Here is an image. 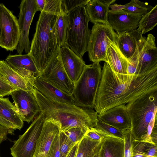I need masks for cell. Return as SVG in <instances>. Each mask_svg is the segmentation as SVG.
I'll return each instance as SVG.
<instances>
[{
	"instance_id": "obj_1",
	"label": "cell",
	"mask_w": 157,
	"mask_h": 157,
	"mask_svg": "<svg viewBox=\"0 0 157 157\" xmlns=\"http://www.w3.org/2000/svg\"><path fill=\"white\" fill-rule=\"evenodd\" d=\"M156 90L157 67L143 74L132 75L123 81L117 78L105 62L94 108L98 114H101Z\"/></svg>"
},
{
	"instance_id": "obj_2",
	"label": "cell",
	"mask_w": 157,
	"mask_h": 157,
	"mask_svg": "<svg viewBox=\"0 0 157 157\" xmlns=\"http://www.w3.org/2000/svg\"><path fill=\"white\" fill-rule=\"evenodd\" d=\"M33 94L40 112L47 119H51L59 124L60 131L78 128L86 131L96 127L98 114L93 109L79 107L47 98L32 88Z\"/></svg>"
},
{
	"instance_id": "obj_3",
	"label": "cell",
	"mask_w": 157,
	"mask_h": 157,
	"mask_svg": "<svg viewBox=\"0 0 157 157\" xmlns=\"http://www.w3.org/2000/svg\"><path fill=\"white\" fill-rule=\"evenodd\" d=\"M57 16L42 11L37 21L29 54L40 74L58 48L56 25Z\"/></svg>"
},
{
	"instance_id": "obj_4",
	"label": "cell",
	"mask_w": 157,
	"mask_h": 157,
	"mask_svg": "<svg viewBox=\"0 0 157 157\" xmlns=\"http://www.w3.org/2000/svg\"><path fill=\"white\" fill-rule=\"evenodd\" d=\"M130 117L133 139L142 140L150 122L157 117V90L147 93L126 105Z\"/></svg>"
},
{
	"instance_id": "obj_5",
	"label": "cell",
	"mask_w": 157,
	"mask_h": 157,
	"mask_svg": "<svg viewBox=\"0 0 157 157\" xmlns=\"http://www.w3.org/2000/svg\"><path fill=\"white\" fill-rule=\"evenodd\" d=\"M101 71L99 62L87 65L75 83L72 96L75 105L89 109L94 108Z\"/></svg>"
},
{
	"instance_id": "obj_6",
	"label": "cell",
	"mask_w": 157,
	"mask_h": 157,
	"mask_svg": "<svg viewBox=\"0 0 157 157\" xmlns=\"http://www.w3.org/2000/svg\"><path fill=\"white\" fill-rule=\"evenodd\" d=\"M68 15L67 45L79 57L82 59L84 54L87 51L90 34L88 26L90 20L85 6H79Z\"/></svg>"
},
{
	"instance_id": "obj_7",
	"label": "cell",
	"mask_w": 157,
	"mask_h": 157,
	"mask_svg": "<svg viewBox=\"0 0 157 157\" xmlns=\"http://www.w3.org/2000/svg\"><path fill=\"white\" fill-rule=\"evenodd\" d=\"M117 34L109 25L94 24L90 31L87 51L90 61L107 62L106 52L110 44L115 41Z\"/></svg>"
},
{
	"instance_id": "obj_8",
	"label": "cell",
	"mask_w": 157,
	"mask_h": 157,
	"mask_svg": "<svg viewBox=\"0 0 157 157\" xmlns=\"http://www.w3.org/2000/svg\"><path fill=\"white\" fill-rule=\"evenodd\" d=\"M60 49L58 47L38 77L63 93L72 95L75 83L70 79L63 67Z\"/></svg>"
},
{
	"instance_id": "obj_9",
	"label": "cell",
	"mask_w": 157,
	"mask_h": 157,
	"mask_svg": "<svg viewBox=\"0 0 157 157\" xmlns=\"http://www.w3.org/2000/svg\"><path fill=\"white\" fill-rule=\"evenodd\" d=\"M46 119L41 112L35 118L25 132L18 136L10 148L13 157H33L37 139Z\"/></svg>"
},
{
	"instance_id": "obj_10",
	"label": "cell",
	"mask_w": 157,
	"mask_h": 157,
	"mask_svg": "<svg viewBox=\"0 0 157 157\" xmlns=\"http://www.w3.org/2000/svg\"><path fill=\"white\" fill-rule=\"evenodd\" d=\"M0 46L7 51L16 49L20 35L18 19L2 3H0Z\"/></svg>"
},
{
	"instance_id": "obj_11",
	"label": "cell",
	"mask_w": 157,
	"mask_h": 157,
	"mask_svg": "<svg viewBox=\"0 0 157 157\" xmlns=\"http://www.w3.org/2000/svg\"><path fill=\"white\" fill-rule=\"evenodd\" d=\"M19 8L18 21L20 35L16 49L18 54L21 55L24 50L27 54L29 52V31L33 17L38 10L36 0H22Z\"/></svg>"
},
{
	"instance_id": "obj_12",
	"label": "cell",
	"mask_w": 157,
	"mask_h": 157,
	"mask_svg": "<svg viewBox=\"0 0 157 157\" xmlns=\"http://www.w3.org/2000/svg\"><path fill=\"white\" fill-rule=\"evenodd\" d=\"M19 114L24 121L28 123L40 112L39 105L32 92L21 90L13 91L11 94Z\"/></svg>"
},
{
	"instance_id": "obj_13",
	"label": "cell",
	"mask_w": 157,
	"mask_h": 157,
	"mask_svg": "<svg viewBox=\"0 0 157 157\" xmlns=\"http://www.w3.org/2000/svg\"><path fill=\"white\" fill-rule=\"evenodd\" d=\"M157 67V48L155 37L151 33L147 37L141 49L138 58L136 75L145 73Z\"/></svg>"
},
{
	"instance_id": "obj_14",
	"label": "cell",
	"mask_w": 157,
	"mask_h": 157,
	"mask_svg": "<svg viewBox=\"0 0 157 157\" xmlns=\"http://www.w3.org/2000/svg\"><path fill=\"white\" fill-rule=\"evenodd\" d=\"M60 132L59 125L56 122L46 118L36 142L33 157H47L55 137Z\"/></svg>"
},
{
	"instance_id": "obj_15",
	"label": "cell",
	"mask_w": 157,
	"mask_h": 157,
	"mask_svg": "<svg viewBox=\"0 0 157 157\" xmlns=\"http://www.w3.org/2000/svg\"><path fill=\"white\" fill-rule=\"evenodd\" d=\"M142 16L130 13L125 10L117 12L109 10L108 20L109 26L117 34L136 29Z\"/></svg>"
},
{
	"instance_id": "obj_16",
	"label": "cell",
	"mask_w": 157,
	"mask_h": 157,
	"mask_svg": "<svg viewBox=\"0 0 157 157\" xmlns=\"http://www.w3.org/2000/svg\"><path fill=\"white\" fill-rule=\"evenodd\" d=\"M20 75L29 81L31 83L40 73L32 56L26 54L9 55L5 60Z\"/></svg>"
},
{
	"instance_id": "obj_17",
	"label": "cell",
	"mask_w": 157,
	"mask_h": 157,
	"mask_svg": "<svg viewBox=\"0 0 157 157\" xmlns=\"http://www.w3.org/2000/svg\"><path fill=\"white\" fill-rule=\"evenodd\" d=\"M60 54L64 69L71 80L74 83L79 78L87 66L82 59L66 46L60 48Z\"/></svg>"
},
{
	"instance_id": "obj_18",
	"label": "cell",
	"mask_w": 157,
	"mask_h": 157,
	"mask_svg": "<svg viewBox=\"0 0 157 157\" xmlns=\"http://www.w3.org/2000/svg\"><path fill=\"white\" fill-rule=\"evenodd\" d=\"M106 63L119 79L125 81L132 76L127 75L128 61L120 50L117 40L109 45L106 52Z\"/></svg>"
},
{
	"instance_id": "obj_19",
	"label": "cell",
	"mask_w": 157,
	"mask_h": 157,
	"mask_svg": "<svg viewBox=\"0 0 157 157\" xmlns=\"http://www.w3.org/2000/svg\"><path fill=\"white\" fill-rule=\"evenodd\" d=\"M98 119L122 131L131 128L130 119L125 105L116 106L98 114Z\"/></svg>"
},
{
	"instance_id": "obj_20",
	"label": "cell",
	"mask_w": 157,
	"mask_h": 157,
	"mask_svg": "<svg viewBox=\"0 0 157 157\" xmlns=\"http://www.w3.org/2000/svg\"><path fill=\"white\" fill-rule=\"evenodd\" d=\"M115 1L116 0H90L85 8L90 21L94 24L101 23L109 25L108 20L109 6Z\"/></svg>"
},
{
	"instance_id": "obj_21",
	"label": "cell",
	"mask_w": 157,
	"mask_h": 157,
	"mask_svg": "<svg viewBox=\"0 0 157 157\" xmlns=\"http://www.w3.org/2000/svg\"><path fill=\"white\" fill-rule=\"evenodd\" d=\"M31 83L34 88L47 98L61 103L75 105L72 95L63 93L38 77H36Z\"/></svg>"
},
{
	"instance_id": "obj_22",
	"label": "cell",
	"mask_w": 157,
	"mask_h": 157,
	"mask_svg": "<svg viewBox=\"0 0 157 157\" xmlns=\"http://www.w3.org/2000/svg\"><path fill=\"white\" fill-rule=\"evenodd\" d=\"M142 36L143 35L137 29L117 34V45L122 53L127 59L133 55L137 44Z\"/></svg>"
},
{
	"instance_id": "obj_23",
	"label": "cell",
	"mask_w": 157,
	"mask_h": 157,
	"mask_svg": "<svg viewBox=\"0 0 157 157\" xmlns=\"http://www.w3.org/2000/svg\"><path fill=\"white\" fill-rule=\"evenodd\" d=\"M0 74L17 89L32 92L33 87L30 82L17 72L6 61L0 60Z\"/></svg>"
},
{
	"instance_id": "obj_24",
	"label": "cell",
	"mask_w": 157,
	"mask_h": 157,
	"mask_svg": "<svg viewBox=\"0 0 157 157\" xmlns=\"http://www.w3.org/2000/svg\"><path fill=\"white\" fill-rule=\"evenodd\" d=\"M0 117L11 123L16 129L20 130L23 127L24 121L8 98L0 97Z\"/></svg>"
},
{
	"instance_id": "obj_25",
	"label": "cell",
	"mask_w": 157,
	"mask_h": 157,
	"mask_svg": "<svg viewBox=\"0 0 157 157\" xmlns=\"http://www.w3.org/2000/svg\"><path fill=\"white\" fill-rule=\"evenodd\" d=\"M124 140L106 136L102 141L98 154L101 157H124Z\"/></svg>"
},
{
	"instance_id": "obj_26",
	"label": "cell",
	"mask_w": 157,
	"mask_h": 157,
	"mask_svg": "<svg viewBox=\"0 0 157 157\" xmlns=\"http://www.w3.org/2000/svg\"><path fill=\"white\" fill-rule=\"evenodd\" d=\"M102 140L94 141L84 136L78 143L76 157H94L98 153Z\"/></svg>"
},
{
	"instance_id": "obj_27",
	"label": "cell",
	"mask_w": 157,
	"mask_h": 157,
	"mask_svg": "<svg viewBox=\"0 0 157 157\" xmlns=\"http://www.w3.org/2000/svg\"><path fill=\"white\" fill-rule=\"evenodd\" d=\"M68 16L60 12L57 16L56 25V40L58 47L67 46L66 39L68 30Z\"/></svg>"
},
{
	"instance_id": "obj_28",
	"label": "cell",
	"mask_w": 157,
	"mask_h": 157,
	"mask_svg": "<svg viewBox=\"0 0 157 157\" xmlns=\"http://www.w3.org/2000/svg\"><path fill=\"white\" fill-rule=\"evenodd\" d=\"M157 24V5L142 16L137 29L142 35L152 30Z\"/></svg>"
},
{
	"instance_id": "obj_29",
	"label": "cell",
	"mask_w": 157,
	"mask_h": 157,
	"mask_svg": "<svg viewBox=\"0 0 157 157\" xmlns=\"http://www.w3.org/2000/svg\"><path fill=\"white\" fill-rule=\"evenodd\" d=\"M124 10L133 14L143 16L153 6L144 2L136 0H132L125 5Z\"/></svg>"
},
{
	"instance_id": "obj_30",
	"label": "cell",
	"mask_w": 157,
	"mask_h": 157,
	"mask_svg": "<svg viewBox=\"0 0 157 157\" xmlns=\"http://www.w3.org/2000/svg\"><path fill=\"white\" fill-rule=\"evenodd\" d=\"M95 128L105 136L115 137L124 140V134L125 131L121 130L98 119Z\"/></svg>"
},
{
	"instance_id": "obj_31",
	"label": "cell",
	"mask_w": 157,
	"mask_h": 157,
	"mask_svg": "<svg viewBox=\"0 0 157 157\" xmlns=\"http://www.w3.org/2000/svg\"><path fill=\"white\" fill-rule=\"evenodd\" d=\"M145 37H142L138 42L136 50L133 55L129 59H127V75H136V70L138 62V58L143 44L146 40Z\"/></svg>"
},
{
	"instance_id": "obj_32",
	"label": "cell",
	"mask_w": 157,
	"mask_h": 157,
	"mask_svg": "<svg viewBox=\"0 0 157 157\" xmlns=\"http://www.w3.org/2000/svg\"><path fill=\"white\" fill-rule=\"evenodd\" d=\"M151 143L133 139L132 142L133 157H153L147 155Z\"/></svg>"
},
{
	"instance_id": "obj_33",
	"label": "cell",
	"mask_w": 157,
	"mask_h": 157,
	"mask_svg": "<svg viewBox=\"0 0 157 157\" xmlns=\"http://www.w3.org/2000/svg\"><path fill=\"white\" fill-rule=\"evenodd\" d=\"M90 0H61V11L68 14L74 9L80 6H85Z\"/></svg>"
},
{
	"instance_id": "obj_34",
	"label": "cell",
	"mask_w": 157,
	"mask_h": 157,
	"mask_svg": "<svg viewBox=\"0 0 157 157\" xmlns=\"http://www.w3.org/2000/svg\"><path fill=\"white\" fill-rule=\"evenodd\" d=\"M59 135L61 157H65L69 150L78 143L72 141L63 132L60 131Z\"/></svg>"
},
{
	"instance_id": "obj_35",
	"label": "cell",
	"mask_w": 157,
	"mask_h": 157,
	"mask_svg": "<svg viewBox=\"0 0 157 157\" xmlns=\"http://www.w3.org/2000/svg\"><path fill=\"white\" fill-rule=\"evenodd\" d=\"M61 0H45L43 11L58 16L61 11Z\"/></svg>"
},
{
	"instance_id": "obj_36",
	"label": "cell",
	"mask_w": 157,
	"mask_h": 157,
	"mask_svg": "<svg viewBox=\"0 0 157 157\" xmlns=\"http://www.w3.org/2000/svg\"><path fill=\"white\" fill-rule=\"evenodd\" d=\"M63 132L72 141L77 144L84 138L86 131L81 128H75Z\"/></svg>"
},
{
	"instance_id": "obj_37",
	"label": "cell",
	"mask_w": 157,
	"mask_h": 157,
	"mask_svg": "<svg viewBox=\"0 0 157 157\" xmlns=\"http://www.w3.org/2000/svg\"><path fill=\"white\" fill-rule=\"evenodd\" d=\"M133 140L130 129L125 130L124 134V157H133L132 142Z\"/></svg>"
},
{
	"instance_id": "obj_38",
	"label": "cell",
	"mask_w": 157,
	"mask_h": 157,
	"mask_svg": "<svg viewBox=\"0 0 157 157\" xmlns=\"http://www.w3.org/2000/svg\"><path fill=\"white\" fill-rule=\"evenodd\" d=\"M17 90L0 74V97L10 95L13 91Z\"/></svg>"
},
{
	"instance_id": "obj_39",
	"label": "cell",
	"mask_w": 157,
	"mask_h": 157,
	"mask_svg": "<svg viewBox=\"0 0 157 157\" xmlns=\"http://www.w3.org/2000/svg\"><path fill=\"white\" fill-rule=\"evenodd\" d=\"M59 133V132L55 137L49 150L47 157H61Z\"/></svg>"
},
{
	"instance_id": "obj_40",
	"label": "cell",
	"mask_w": 157,
	"mask_h": 157,
	"mask_svg": "<svg viewBox=\"0 0 157 157\" xmlns=\"http://www.w3.org/2000/svg\"><path fill=\"white\" fill-rule=\"evenodd\" d=\"M84 136L91 140L98 141L102 140L105 137L95 127L87 131Z\"/></svg>"
},
{
	"instance_id": "obj_41",
	"label": "cell",
	"mask_w": 157,
	"mask_h": 157,
	"mask_svg": "<svg viewBox=\"0 0 157 157\" xmlns=\"http://www.w3.org/2000/svg\"><path fill=\"white\" fill-rule=\"evenodd\" d=\"M15 130L8 128L0 124V145L7 138L9 134H12Z\"/></svg>"
},
{
	"instance_id": "obj_42",
	"label": "cell",
	"mask_w": 157,
	"mask_h": 157,
	"mask_svg": "<svg viewBox=\"0 0 157 157\" xmlns=\"http://www.w3.org/2000/svg\"><path fill=\"white\" fill-rule=\"evenodd\" d=\"M151 138L153 144L157 145V121L155 122L152 130Z\"/></svg>"
},
{
	"instance_id": "obj_43",
	"label": "cell",
	"mask_w": 157,
	"mask_h": 157,
	"mask_svg": "<svg viewBox=\"0 0 157 157\" xmlns=\"http://www.w3.org/2000/svg\"><path fill=\"white\" fill-rule=\"evenodd\" d=\"M124 5H121L117 4H112L109 5V8L111 9L109 11L112 12H117L124 10Z\"/></svg>"
},
{
	"instance_id": "obj_44",
	"label": "cell",
	"mask_w": 157,
	"mask_h": 157,
	"mask_svg": "<svg viewBox=\"0 0 157 157\" xmlns=\"http://www.w3.org/2000/svg\"><path fill=\"white\" fill-rule=\"evenodd\" d=\"M78 143L75 145L69 150L65 157H76Z\"/></svg>"
},
{
	"instance_id": "obj_45",
	"label": "cell",
	"mask_w": 157,
	"mask_h": 157,
	"mask_svg": "<svg viewBox=\"0 0 157 157\" xmlns=\"http://www.w3.org/2000/svg\"><path fill=\"white\" fill-rule=\"evenodd\" d=\"M0 124L10 129L16 130L13 125L8 121L0 117Z\"/></svg>"
},
{
	"instance_id": "obj_46",
	"label": "cell",
	"mask_w": 157,
	"mask_h": 157,
	"mask_svg": "<svg viewBox=\"0 0 157 157\" xmlns=\"http://www.w3.org/2000/svg\"><path fill=\"white\" fill-rule=\"evenodd\" d=\"M36 1L38 11L42 12L44 6L45 0H36Z\"/></svg>"
},
{
	"instance_id": "obj_47",
	"label": "cell",
	"mask_w": 157,
	"mask_h": 157,
	"mask_svg": "<svg viewBox=\"0 0 157 157\" xmlns=\"http://www.w3.org/2000/svg\"><path fill=\"white\" fill-rule=\"evenodd\" d=\"M94 157H101L98 153Z\"/></svg>"
},
{
	"instance_id": "obj_48",
	"label": "cell",
	"mask_w": 157,
	"mask_h": 157,
	"mask_svg": "<svg viewBox=\"0 0 157 157\" xmlns=\"http://www.w3.org/2000/svg\"><path fill=\"white\" fill-rule=\"evenodd\" d=\"M0 35H1V30H0Z\"/></svg>"
},
{
	"instance_id": "obj_49",
	"label": "cell",
	"mask_w": 157,
	"mask_h": 157,
	"mask_svg": "<svg viewBox=\"0 0 157 157\" xmlns=\"http://www.w3.org/2000/svg\"><path fill=\"white\" fill-rule=\"evenodd\" d=\"M0 157H1V156H0Z\"/></svg>"
}]
</instances>
